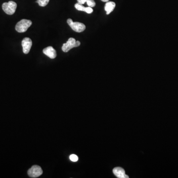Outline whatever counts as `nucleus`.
Listing matches in <instances>:
<instances>
[{"mask_svg": "<svg viewBox=\"0 0 178 178\" xmlns=\"http://www.w3.org/2000/svg\"><path fill=\"white\" fill-rule=\"evenodd\" d=\"M32 21L27 19H22L17 23L15 26V30L19 33L26 32L28 28L31 26Z\"/></svg>", "mask_w": 178, "mask_h": 178, "instance_id": "obj_1", "label": "nucleus"}, {"mask_svg": "<svg viewBox=\"0 0 178 178\" xmlns=\"http://www.w3.org/2000/svg\"><path fill=\"white\" fill-rule=\"evenodd\" d=\"M17 8V4L13 1H9L8 3H4L2 5V9L5 13L9 15H12L15 13Z\"/></svg>", "mask_w": 178, "mask_h": 178, "instance_id": "obj_2", "label": "nucleus"}, {"mask_svg": "<svg viewBox=\"0 0 178 178\" xmlns=\"http://www.w3.org/2000/svg\"><path fill=\"white\" fill-rule=\"evenodd\" d=\"M80 44V42L76 41V40L73 38H70L67 42L62 45V50L64 52L66 53L73 48L79 47Z\"/></svg>", "mask_w": 178, "mask_h": 178, "instance_id": "obj_3", "label": "nucleus"}, {"mask_svg": "<svg viewBox=\"0 0 178 178\" xmlns=\"http://www.w3.org/2000/svg\"><path fill=\"white\" fill-rule=\"evenodd\" d=\"M67 22L70 27L72 29V30L75 32L80 33L84 31L86 29V26L83 23L79 22H74L71 19H68Z\"/></svg>", "mask_w": 178, "mask_h": 178, "instance_id": "obj_4", "label": "nucleus"}, {"mask_svg": "<svg viewBox=\"0 0 178 178\" xmlns=\"http://www.w3.org/2000/svg\"><path fill=\"white\" fill-rule=\"evenodd\" d=\"M42 173L43 171L41 168L38 165H34L28 171V175L31 178L38 177L41 176Z\"/></svg>", "mask_w": 178, "mask_h": 178, "instance_id": "obj_5", "label": "nucleus"}, {"mask_svg": "<svg viewBox=\"0 0 178 178\" xmlns=\"http://www.w3.org/2000/svg\"><path fill=\"white\" fill-rule=\"evenodd\" d=\"M32 45V40L29 38H25L23 39L22 41V46L23 48V52L25 54H28L29 53Z\"/></svg>", "mask_w": 178, "mask_h": 178, "instance_id": "obj_6", "label": "nucleus"}, {"mask_svg": "<svg viewBox=\"0 0 178 178\" xmlns=\"http://www.w3.org/2000/svg\"><path fill=\"white\" fill-rule=\"evenodd\" d=\"M43 52L47 56L52 59H54L56 58V51L52 46H49L45 48L44 49Z\"/></svg>", "mask_w": 178, "mask_h": 178, "instance_id": "obj_7", "label": "nucleus"}, {"mask_svg": "<svg viewBox=\"0 0 178 178\" xmlns=\"http://www.w3.org/2000/svg\"><path fill=\"white\" fill-rule=\"evenodd\" d=\"M113 172L114 174L117 178H128L129 177L125 174V172L124 169L121 167H116L113 170Z\"/></svg>", "mask_w": 178, "mask_h": 178, "instance_id": "obj_8", "label": "nucleus"}, {"mask_svg": "<svg viewBox=\"0 0 178 178\" xmlns=\"http://www.w3.org/2000/svg\"><path fill=\"white\" fill-rule=\"evenodd\" d=\"M116 6V4L114 2H107L105 4V9L107 12V15H109L114 9L115 7Z\"/></svg>", "mask_w": 178, "mask_h": 178, "instance_id": "obj_9", "label": "nucleus"}, {"mask_svg": "<svg viewBox=\"0 0 178 178\" xmlns=\"http://www.w3.org/2000/svg\"><path fill=\"white\" fill-rule=\"evenodd\" d=\"M49 1L50 0H37L36 2L41 7H45L48 4Z\"/></svg>", "mask_w": 178, "mask_h": 178, "instance_id": "obj_10", "label": "nucleus"}, {"mask_svg": "<svg viewBox=\"0 0 178 178\" xmlns=\"http://www.w3.org/2000/svg\"><path fill=\"white\" fill-rule=\"evenodd\" d=\"M75 8L80 11H85L86 7H85L84 6H83V5H80L78 3H76L75 5Z\"/></svg>", "mask_w": 178, "mask_h": 178, "instance_id": "obj_11", "label": "nucleus"}, {"mask_svg": "<svg viewBox=\"0 0 178 178\" xmlns=\"http://www.w3.org/2000/svg\"><path fill=\"white\" fill-rule=\"evenodd\" d=\"M86 3L88 6L91 8H93L96 6V3L94 0H87Z\"/></svg>", "mask_w": 178, "mask_h": 178, "instance_id": "obj_12", "label": "nucleus"}, {"mask_svg": "<svg viewBox=\"0 0 178 178\" xmlns=\"http://www.w3.org/2000/svg\"><path fill=\"white\" fill-rule=\"evenodd\" d=\"M69 158L70 160L73 162H76L78 160V156L75 154H71V156H70Z\"/></svg>", "mask_w": 178, "mask_h": 178, "instance_id": "obj_13", "label": "nucleus"}, {"mask_svg": "<svg viewBox=\"0 0 178 178\" xmlns=\"http://www.w3.org/2000/svg\"><path fill=\"white\" fill-rule=\"evenodd\" d=\"M93 9H92V8H91V7H87L85 9V12H86L87 13H93Z\"/></svg>", "mask_w": 178, "mask_h": 178, "instance_id": "obj_14", "label": "nucleus"}, {"mask_svg": "<svg viewBox=\"0 0 178 178\" xmlns=\"http://www.w3.org/2000/svg\"><path fill=\"white\" fill-rule=\"evenodd\" d=\"M87 0H77L78 3L80 5H83L86 2Z\"/></svg>", "mask_w": 178, "mask_h": 178, "instance_id": "obj_15", "label": "nucleus"}, {"mask_svg": "<svg viewBox=\"0 0 178 178\" xmlns=\"http://www.w3.org/2000/svg\"><path fill=\"white\" fill-rule=\"evenodd\" d=\"M101 1L103 2H107L109 1V0H101Z\"/></svg>", "mask_w": 178, "mask_h": 178, "instance_id": "obj_16", "label": "nucleus"}]
</instances>
